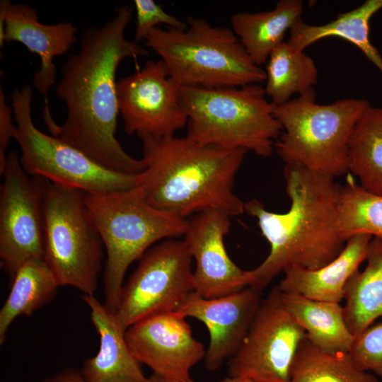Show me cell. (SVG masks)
Masks as SVG:
<instances>
[{
	"mask_svg": "<svg viewBox=\"0 0 382 382\" xmlns=\"http://www.w3.org/2000/svg\"><path fill=\"white\" fill-rule=\"evenodd\" d=\"M134 5L136 11L134 41L137 43L145 40L150 32L161 24L175 29H185L187 27L186 21L168 13L153 0H135Z\"/></svg>",
	"mask_w": 382,
	"mask_h": 382,
	"instance_id": "cell-30",
	"label": "cell"
},
{
	"mask_svg": "<svg viewBox=\"0 0 382 382\" xmlns=\"http://www.w3.org/2000/svg\"><path fill=\"white\" fill-rule=\"evenodd\" d=\"M348 171L364 190L382 195V108L371 106L357 124L349 145Z\"/></svg>",
	"mask_w": 382,
	"mask_h": 382,
	"instance_id": "cell-26",
	"label": "cell"
},
{
	"mask_svg": "<svg viewBox=\"0 0 382 382\" xmlns=\"http://www.w3.org/2000/svg\"><path fill=\"white\" fill-rule=\"evenodd\" d=\"M147 382H194L191 379L187 381H179L170 379L163 376H161L156 374H153L150 377L148 378Z\"/></svg>",
	"mask_w": 382,
	"mask_h": 382,
	"instance_id": "cell-33",
	"label": "cell"
},
{
	"mask_svg": "<svg viewBox=\"0 0 382 382\" xmlns=\"http://www.w3.org/2000/svg\"><path fill=\"white\" fill-rule=\"evenodd\" d=\"M303 4L301 0H281L270 11L231 16V29L257 65L266 64L286 31L301 18Z\"/></svg>",
	"mask_w": 382,
	"mask_h": 382,
	"instance_id": "cell-20",
	"label": "cell"
},
{
	"mask_svg": "<svg viewBox=\"0 0 382 382\" xmlns=\"http://www.w3.org/2000/svg\"><path fill=\"white\" fill-rule=\"evenodd\" d=\"M0 21L5 25V42H21L39 56L40 68L33 83L40 93L47 95L57 79L53 59L69 51L76 40L77 28L68 21L41 23L33 8L8 0L0 1Z\"/></svg>",
	"mask_w": 382,
	"mask_h": 382,
	"instance_id": "cell-17",
	"label": "cell"
},
{
	"mask_svg": "<svg viewBox=\"0 0 382 382\" xmlns=\"http://www.w3.org/2000/svg\"><path fill=\"white\" fill-rule=\"evenodd\" d=\"M382 8V0H366L359 6L343 13L323 25H310L299 19L290 30L287 43L304 51L314 42L329 37H337L354 44L382 74V57L369 37V22Z\"/></svg>",
	"mask_w": 382,
	"mask_h": 382,
	"instance_id": "cell-22",
	"label": "cell"
},
{
	"mask_svg": "<svg viewBox=\"0 0 382 382\" xmlns=\"http://www.w3.org/2000/svg\"><path fill=\"white\" fill-rule=\"evenodd\" d=\"M231 216L211 210L187 219L184 240L192 259L194 291L204 299H216L250 286V270L238 267L226 250L224 238L231 227Z\"/></svg>",
	"mask_w": 382,
	"mask_h": 382,
	"instance_id": "cell-15",
	"label": "cell"
},
{
	"mask_svg": "<svg viewBox=\"0 0 382 382\" xmlns=\"http://www.w3.org/2000/svg\"><path fill=\"white\" fill-rule=\"evenodd\" d=\"M186 22L185 29L155 28L145 40L179 86L216 88L265 81V70L251 59L231 28L192 16Z\"/></svg>",
	"mask_w": 382,
	"mask_h": 382,
	"instance_id": "cell-5",
	"label": "cell"
},
{
	"mask_svg": "<svg viewBox=\"0 0 382 382\" xmlns=\"http://www.w3.org/2000/svg\"><path fill=\"white\" fill-rule=\"evenodd\" d=\"M81 299L90 308L92 324L100 337L98 353L86 359L81 369L86 382H147L115 312L94 295L82 294Z\"/></svg>",
	"mask_w": 382,
	"mask_h": 382,
	"instance_id": "cell-18",
	"label": "cell"
},
{
	"mask_svg": "<svg viewBox=\"0 0 382 382\" xmlns=\"http://www.w3.org/2000/svg\"><path fill=\"white\" fill-rule=\"evenodd\" d=\"M32 88L25 85L11 94L21 150V163L33 177L79 189L103 193L137 187V175L110 170L60 138L39 130L32 118Z\"/></svg>",
	"mask_w": 382,
	"mask_h": 382,
	"instance_id": "cell-9",
	"label": "cell"
},
{
	"mask_svg": "<svg viewBox=\"0 0 382 382\" xmlns=\"http://www.w3.org/2000/svg\"><path fill=\"white\" fill-rule=\"evenodd\" d=\"M290 382L379 381L372 374L358 368L348 353H325L306 337L296 353Z\"/></svg>",
	"mask_w": 382,
	"mask_h": 382,
	"instance_id": "cell-27",
	"label": "cell"
},
{
	"mask_svg": "<svg viewBox=\"0 0 382 382\" xmlns=\"http://www.w3.org/2000/svg\"><path fill=\"white\" fill-rule=\"evenodd\" d=\"M286 192L291 205L284 213L267 210L259 200L244 202L270 244L263 262L250 270V287L262 291L286 269L320 268L336 258L346 241L340 227V185L335 178L285 164Z\"/></svg>",
	"mask_w": 382,
	"mask_h": 382,
	"instance_id": "cell-2",
	"label": "cell"
},
{
	"mask_svg": "<svg viewBox=\"0 0 382 382\" xmlns=\"http://www.w3.org/2000/svg\"><path fill=\"white\" fill-rule=\"evenodd\" d=\"M0 191L1 266L13 278L31 259H43L45 179L32 178L16 151L7 155Z\"/></svg>",
	"mask_w": 382,
	"mask_h": 382,
	"instance_id": "cell-12",
	"label": "cell"
},
{
	"mask_svg": "<svg viewBox=\"0 0 382 382\" xmlns=\"http://www.w3.org/2000/svg\"><path fill=\"white\" fill-rule=\"evenodd\" d=\"M371 107L366 99L316 103L314 89L277 106L283 132L274 149L285 164L335 178L348 171L349 145L357 124Z\"/></svg>",
	"mask_w": 382,
	"mask_h": 382,
	"instance_id": "cell-7",
	"label": "cell"
},
{
	"mask_svg": "<svg viewBox=\"0 0 382 382\" xmlns=\"http://www.w3.org/2000/svg\"><path fill=\"white\" fill-rule=\"evenodd\" d=\"M339 220L346 242L357 234L382 238V195L366 191L348 175L340 185Z\"/></svg>",
	"mask_w": 382,
	"mask_h": 382,
	"instance_id": "cell-28",
	"label": "cell"
},
{
	"mask_svg": "<svg viewBox=\"0 0 382 382\" xmlns=\"http://www.w3.org/2000/svg\"><path fill=\"white\" fill-rule=\"evenodd\" d=\"M132 12L123 5L102 27L83 32L79 51L63 64L56 87L67 117L51 134L110 170L137 175L144 168V161L128 154L115 137L120 112L117 69L126 58L149 54L146 47L125 37Z\"/></svg>",
	"mask_w": 382,
	"mask_h": 382,
	"instance_id": "cell-1",
	"label": "cell"
},
{
	"mask_svg": "<svg viewBox=\"0 0 382 382\" xmlns=\"http://www.w3.org/2000/svg\"><path fill=\"white\" fill-rule=\"evenodd\" d=\"M43 211L44 260L59 286L94 295L105 248L88 215L84 192L45 179Z\"/></svg>",
	"mask_w": 382,
	"mask_h": 382,
	"instance_id": "cell-8",
	"label": "cell"
},
{
	"mask_svg": "<svg viewBox=\"0 0 382 382\" xmlns=\"http://www.w3.org/2000/svg\"><path fill=\"white\" fill-rule=\"evenodd\" d=\"M372 238L366 234L352 236L338 256L320 268L308 270L291 267L286 269L277 286L284 294L340 303L344 299L347 282L366 260Z\"/></svg>",
	"mask_w": 382,
	"mask_h": 382,
	"instance_id": "cell-19",
	"label": "cell"
},
{
	"mask_svg": "<svg viewBox=\"0 0 382 382\" xmlns=\"http://www.w3.org/2000/svg\"><path fill=\"white\" fill-rule=\"evenodd\" d=\"M42 382H86L78 370L67 369Z\"/></svg>",
	"mask_w": 382,
	"mask_h": 382,
	"instance_id": "cell-32",
	"label": "cell"
},
{
	"mask_svg": "<svg viewBox=\"0 0 382 382\" xmlns=\"http://www.w3.org/2000/svg\"><path fill=\"white\" fill-rule=\"evenodd\" d=\"M12 106L7 104L5 94L0 88V173L3 174L7 158L6 151L10 141L13 139L16 126L13 122Z\"/></svg>",
	"mask_w": 382,
	"mask_h": 382,
	"instance_id": "cell-31",
	"label": "cell"
},
{
	"mask_svg": "<svg viewBox=\"0 0 382 382\" xmlns=\"http://www.w3.org/2000/svg\"><path fill=\"white\" fill-rule=\"evenodd\" d=\"M88 215L103 242L105 305L116 311L127 269L156 242L184 236L187 219L149 204L139 187L103 193L84 192Z\"/></svg>",
	"mask_w": 382,
	"mask_h": 382,
	"instance_id": "cell-4",
	"label": "cell"
},
{
	"mask_svg": "<svg viewBox=\"0 0 382 382\" xmlns=\"http://www.w3.org/2000/svg\"><path fill=\"white\" fill-rule=\"evenodd\" d=\"M185 318L172 311L149 316L129 326L125 338L134 357L161 376L191 379L190 369L205 357L206 351Z\"/></svg>",
	"mask_w": 382,
	"mask_h": 382,
	"instance_id": "cell-14",
	"label": "cell"
},
{
	"mask_svg": "<svg viewBox=\"0 0 382 382\" xmlns=\"http://www.w3.org/2000/svg\"><path fill=\"white\" fill-rule=\"evenodd\" d=\"M8 296L0 310V344L18 316H30L55 296L57 280L43 259L24 262L14 274Z\"/></svg>",
	"mask_w": 382,
	"mask_h": 382,
	"instance_id": "cell-24",
	"label": "cell"
},
{
	"mask_svg": "<svg viewBox=\"0 0 382 382\" xmlns=\"http://www.w3.org/2000/svg\"><path fill=\"white\" fill-rule=\"evenodd\" d=\"M348 354L358 368L382 378V320L354 337Z\"/></svg>",
	"mask_w": 382,
	"mask_h": 382,
	"instance_id": "cell-29",
	"label": "cell"
},
{
	"mask_svg": "<svg viewBox=\"0 0 382 382\" xmlns=\"http://www.w3.org/2000/svg\"><path fill=\"white\" fill-rule=\"evenodd\" d=\"M139 138L144 168L137 174V187L151 206L185 219L211 210L231 216L245 212L233 186L247 151L200 144L187 137Z\"/></svg>",
	"mask_w": 382,
	"mask_h": 382,
	"instance_id": "cell-3",
	"label": "cell"
},
{
	"mask_svg": "<svg viewBox=\"0 0 382 382\" xmlns=\"http://www.w3.org/2000/svg\"><path fill=\"white\" fill-rule=\"evenodd\" d=\"M365 261L364 269L352 274L344 290L345 319L354 337L382 317V238H371Z\"/></svg>",
	"mask_w": 382,
	"mask_h": 382,
	"instance_id": "cell-23",
	"label": "cell"
},
{
	"mask_svg": "<svg viewBox=\"0 0 382 382\" xmlns=\"http://www.w3.org/2000/svg\"><path fill=\"white\" fill-rule=\"evenodd\" d=\"M306 337L276 286L262 299L240 348L229 359L228 375L255 382H290L296 353Z\"/></svg>",
	"mask_w": 382,
	"mask_h": 382,
	"instance_id": "cell-11",
	"label": "cell"
},
{
	"mask_svg": "<svg viewBox=\"0 0 382 382\" xmlns=\"http://www.w3.org/2000/svg\"><path fill=\"white\" fill-rule=\"evenodd\" d=\"M120 113L125 132L173 136L187 127V114L179 86L161 60H149L134 74L117 81Z\"/></svg>",
	"mask_w": 382,
	"mask_h": 382,
	"instance_id": "cell-13",
	"label": "cell"
},
{
	"mask_svg": "<svg viewBox=\"0 0 382 382\" xmlns=\"http://www.w3.org/2000/svg\"><path fill=\"white\" fill-rule=\"evenodd\" d=\"M282 302L315 347L330 354L349 352L354 337L348 329L340 303L284 293Z\"/></svg>",
	"mask_w": 382,
	"mask_h": 382,
	"instance_id": "cell-21",
	"label": "cell"
},
{
	"mask_svg": "<svg viewBox=\"0 0 382 382\" xmlns=\"http://www.w3.org/2000/svg\"><path fill=\"white\" fill-rule=\"evenodd\" d=\"M187 114L186 137L200 144L242 149L268 157L282 127L276 106L259 83L204 88L180 87Z\"/></svg>",
	"mask_w": 382,
	"mask_h": 382,
	"instance_id": "cell-6",
	"label": "cell"
},
{
	"mask_svg": "<svg viewBox=\"0 0 382 382\" xmlns=\"http://www.w3.org/2000/svg\"><path fill=\"white\" fill-rule=\"evenodd\" d=\"M192 260L184 239H166L144 253L124 283L115 313L125 330L182 304L194 291Z\"/></svg>",
	"mask_w": 382,
	"mask_h": 382,
	"instance_id": "cell-10",
	"label": "cell"
},
{
	"mask_svg": "<svg viewBox=\"0 0 382 382\" xmlns=\"http://www.w3.org/2000/svg\"><path fill=\"white\" fill-rule=\"evenodd\" d=\"M262 300V291L250 286L216 299H204L193 291L175 310L206 325L210 337L204 357L208 370L219 369L237 352Z\"/></svg>",
	"mask_w": 382,
	"mask_h": 382,
	"instance_id": "cell-16",
	"label": "cell"
},
{
	"mask_svg": "<svg viewBox=\"0 0 382 382\" xmlns=\"http://www.w3.org/2000/svg\"><path fill=\"white\" fill-rule=\"evenodd\" d=\"M265 73V94L276 107L289 102L294 93L300 96L313 90L318 75L313 59L287 42L272 52Z\"/></svg>",
	"mask_w": 382,
	"mask_h": 382,
	"instance_id": "cell-25",
	"label": "cell"
},
{
	"mask_svg": "<svg viewBox=\"0 0 382 382\" xmlns=\"http://www.w3.org/2000/svg\"><path fill=\"white\" fill-rule=\"evenodd\" d=\"M219 382H255L250 378H233V377H227L224 378Z\"/></svg>",
	"mask_w": 382,
	"mask_h": 382,
	"instance_id": "cell-34",
	"label": "cell"
}]
</instances>
